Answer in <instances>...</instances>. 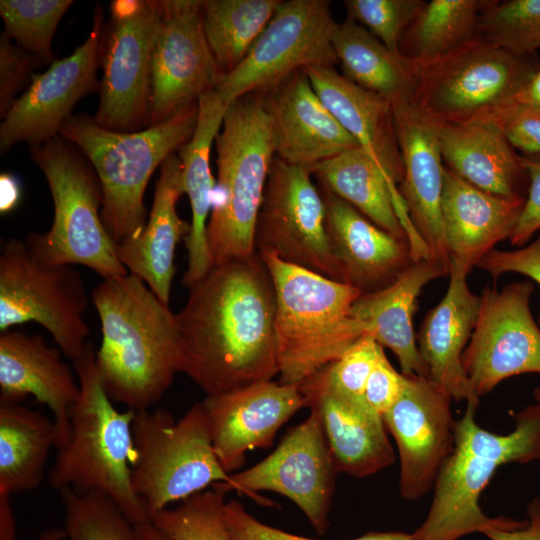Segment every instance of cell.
<instances>
[{
	"mask_svg": "<svg viewBox=\"0 0 540 540\" xmlns=\"http://www.w3.org/2000/svg\"><path fill=\"white\" fill-rule=\"evenodd\" d=\"M489 540H540V499L528 504V519L514 529H492L484 533Z\"/></svg>",
	"mask_w": 540,
	"mask_h": 540,
	"instance_id": "50",
	"label": "cell"
},
{
	"mask_svg": "<svg viewBox=\"0 0 540 540\" xmlns=\"http://www.w3.org/2000/svg\"><path fill=\"white\" fill-rule=\"evenodd\" d=\"M302 71L319 98L359 147L399 186L404 168L392 104L353 83L334 67L310 66Z\"/></svg>",
	"mask_w": 540,
	"mask_h": 540,
	"instance_id": "29",
	"label": "cell"
},
{
	"mask_svg": "<svg viewBox=\"0 0 540 540\" xmlns=\"http://www.w3.org/2000/svg\"><path fill=\"white\" fill-rule=\"evenodd\" d=\"M477 267L494 280L511 272L524 275L540 286V231L537 238L527 246L510 251L493 249L479 261Z\"/></svg>",
	"mask_w": 540,
	"mask_h": 540,
	"instance_id": "47",
	"label": "cell"
},
{
	"mask_svg": "<svg viewBox=\"0 0 540 540\" xmlns=\"http://www.w3.org/2000/svg\"><path fill=\"white\" fill-rule=\"evenodd\" d=\"M539 69L535 54L518 55L475 36L419 70L411 102L438 125L480 119L513 103Z\"/></svg>",
	"mask_w": 540,
	"mask_h": 540,
	"instance_id": "10",
	"label": "cell"
},
{
	"mask_svg": "<svg viewBox=\"0 0 540 540\" xmlns=\"http://www.w3.org/2000/svg\"><path fill=\"white\" fill-rule=\"evenodd\" d=\"M476 36L518 55L535 54L540 48V0H490L479 15Z\"/></svg>",
	"mask_w": 540,
	"mask_h": 540,
	"instance_id": "39",
	"label": "cell"
},
{
	"mask_svg": "<svg viewBox=\"0 0 540 540\" xmlns=\"http://www.w3.org/2000/svg\"><path fill=\"white\" fill-rule=\"evenodd\" d=\"M326 207L309 168L274 157L255 228L258 254L279 259L342 282L331 252Z\"/></svg>",
	"mask_w": 540,
	"mask_h": 540,
	"instance_id": "15",
	"label": "cell"
},
{
	"mask_svg": "<svg viewBox=\"0 0 540 540\" xmlns=\"http://www.w3.org/2000/svg\"><path fill=\"white\" fill-rule=\"evenodd\" d=\"M135 526L140 540H171L160 530H158L151 522Z\"/></svg>",
	"mask_w": 540,
	"mask_h": 540,
	"instance_id": "54",
	"label": "cell"
},
{
	"mask_svg": "<svg viewBox=\"0 0 540 540\" xmlns=\"http://www.w3.org/2000/svg\"><path fill=\"white\" fill-rule=\"evenodd\" d=\"M87 305L84 280L73 265L45 262L14 237L2 244L0 332L34 321L73 361L88 343Z\"/></svg>",
	"mask_w": 540,
	"mask_h": 540,
	"instance_id": "11",
	"label": "cell"
},
{
	"mask_svg": "<svg viewBox=\"0 0 540 540\" xmlns=\"http://www.w3.org/2000/svg\"><path fill=\"white\" fill-rule=\"evenodd\" d=\"M392 109L404 168L399 193L428 257L450 270L441 206L445 165L439 125L411 101L392 104Z\"/></svg>",
	"mask_w": 540,
	"mask_h": 540,
	"instance_id": "21",
	"label": "cell"
},
{
	"mask_svg": "<svg viewBox=\"0 0 540 540\" xmlns=\"http://www.w3.org/2000/svg\"><path fill=\"white\" fill-rule=\"evenodd\" d=\"M477 407L467 403L463 416L455 421L453 451L438 473L431 506L412 533L414 540H458L472 533L518 528L526 522L491 518L479 500L498 467L540 459V402L515 414V428L506 435L479 426Z\"/></svg>",
	"mask_w": 540,
	"mask_h": 540,
	"instance_id": "3",
	"label": "cell"
},
{
	"mask_svg": "<svg viewBox=\"0 0 540 540\" xmlns=\"http://www.w3.org/2000/svg\"><path fill=\"white\" fill-rule=\"evenodd\" d=\"M337 26L328 0L282 1L244 60L220 76L215 91L228 107L242 97L274 88L306 67H333Z\"/></svg>",
	"mask_w": 540,
	"mask_h": 540,
	"instance_id": "13",
	"label": "cell"
},
{
	"mask_svg": "<svg viewBox=\"0 0 540 540\" xmlns=\"http://www.w3.org/2000/svg\"><path fill=\"white\" fill-rule=\"evenodd\" d=\"M72 0H1L4 32L43 64H52V40Z\"/></svg>",
	"mask_w": 540,
	"mask_h": 540,
	"instance_id": "38",
	"label": "cell"
},
{
	"mask_svg": "<svg viewBox=\"0 0 540 540\" xmlns=\"http://www.w3.org/2000/svg\"><path fill=\"white\" fill-rule=\"evenodd\" d=\"M259 256L275 289L279 382L301 385L370 333L367 324L351 315L362 293L273 254Z\"/></svg>",
	"mask_w": 540,
	"mask_h": 540,
	"instance_id": "6",
	"label": "cell"
},
{
	"mask_svg": "<svg viewBox=\"0 0 540 540\" xmlns=\"http://www.w3.org/2000/svg\"><path fill=\"white\" fill-rule=\"evenodd\" d=\"M525 198L488 193L445 167L441 206L450 266L469 274L496 244L509 239Z\"/></svg>",
	"mask_w": 540,
	"mask_h": 540,
	"instance_id": "27",
	"label": "cell"
},
{
	"mask_svg": "<svg viewBox=\"0 0 540 540\" xmlns=\"http://www.w3.org/2000/svg\"><path fill=\"white\" fill-rule=\"evenodd\" d=\"M534 397L537 402H540V386L534 389Z\"/></svg>",
	"mask_w": 540,
	"mask_h": 540,
	"instance_id": "56",
	"label": "cell"
},
{
	"mask_svg": "<svg viewBox=\"0 0 540 540\" xmlns=\"http://www.w3.org/2000/svg\"><path fill=\"white\" fill-rule=\"evenodd\" d=\"M467 275L462 269L450 266L446 294L422 321L417 347L429 380L452 399L478 406L479 397L462 366V355L480 307V295L469 289Z\"/></svg>",
	"mask_w": 540,
	"mask_h": 540,
	"instance_id": "26",
	"label": "cell"
},
{
	"mask_svg": "<svg viewBox=\"0 0 540 540\" xmlns=\"http://www.w3.org/2000/svg\"><path fill=\"white\" fill-rule=\"evenodd\" d=\"M490 0H431L406 29L400 54L419 70L452 54L476 36Z\"/></svg>",
	"mask_w": 540,
	"mask_h": 540,
	"instance_id": "36",
	"label": "cell"
},
{
	"mask_svg": "<svg viewBox=\"0 0 540 540\" xmlns=\"http://www.w3.org/2000/svg\"><path fill=\"white\" fill-rule=\"evenodd\" d=\"M104 29L103 9L98 6L87 39L71 55L32 76L0 125L1 154L20 142L35 147L57 137L77 102L99 91Z\"/></svg>",
	"mask_w": 540,
	"mask_h": 540,
	"instance_id": "17",
	"label": "cell"
},
{
	"mask_svg": "<svg viewBox=\"0 0 540 540\" xmlns=\"http://www.w3.org/2000/svg\"><path fill=\"white\" fill-rule=\"evenodd\" d=\"M337 473L321 418L310 409L307 418L291 427L266 458L230 474L229 482L214 487L226 493L237 491L262 506L274 502L259 495L261 491L284 496L304 513L315 532L323 535L329 527Z\"/></svg>",
	"mask_w": 540,
	"mask_h": 540,
	"instance_id": "14",
	"label": "cell"
},
{
	"mask_svg": "<svg viewBox=\"0 0 540 540\" xmlns=\"http://www.w3.org/2000/svg\"><path fill=\"white\" fill-rule=\"evenodd\" d=\"M307 408L318 412L338 473L363 478L395 461L383 417L365 401L338 393L322 370L300 385Z\"/></svg>",
	"mask_w": 540,
	"mask_h": 540,
	"instance_id": "25",
	"label": "cell"
},
{
	"mask_svg": "<svg viewBox=\"0 0 540 540\" xmlns=\"http://www.w3.org/2000/svg\"><path fill=\"white\" fill-rule=\"evenodd\" d=\"M226 494L213 486L155 513L151 523L171 540H233L225 516Z\"/></svg>",
	"mask_w": 540,
	"mask_h": 540,
	"instance_id": "41",
	"label": "cell"
},
{
	"mask_svg": "<svg viewBox=\"0 0 540 540\" xmlns=\"http://www.w3.org/2000/svg\"><path fill=\"white\" fill-rule=\"evenodd\" d=\"M43 63L5 34L0 35V117L4 118L17 94L31 82L33 71Z\"/></svg>",
	"mask_w": 540,
	"mask_h": 540,
	"instance_id": "46",
	"label": "cell"
},
{
	"mask_svg": "<svg viewBox=\"0 0 540 540\" xmlns=\"http://www.w3.org/2000/svg\"><path fill=\"white\" fill-rule=\"evenodd\" d=\"M382 348L371 333H366L340 358L321 370L338 393L355 401H365V386Z\"/></svg>",
	"mask_w": 540,
	"mask_h": 540,
	"instance_id": "43",
	"label": "cell"
},
{
	"mask_svg": "<svg viewBox=\"0 0 540 540\" xmlns=\"http://www.w3.org/2000/svg\"><path fill=\"white\" fill-rule=\"evenodd\" d=\"M65 538H67V534L64 528H52L45 530L39 540H64Z\"/></svg>",
	"mask_w": 540,
	"mask_h": 540,
	"instance_id": "55",
	"label": "cell"
},
{
	"mask_svg": "<svg viewBox=\"0 0 540 540\" xmlns=\"http://www.w3.org/2000/svg\"><path fill=\"white\" fill-rule=\"evenodd\" d=\"M528 176V190L519 219L509 237L514 246L522 247L540 231V156L520 155Z\"/></svg>",
	"mask_w": 540,
	"mask_h": 540,
	"instance_id": "49",
	"label": "cell"
},
{
	"mask_svg": "<svg viewBox=\"0 0 540 540\" xmlns=\"http://www.w3.org/2000/svg\"><path fill=\"white\" fill-rule=\"evenodd\" d=\"M226 110L227 106L215 90L201 95L194 133L178 150L184 192L189 198L192 213L190 231L185 238L187 268L183 275V285L188 288L213 267L206 239L215 188L210 169V153Z\"/></svg>",
	"mask_w": 540,
	"mask_h": 540,
	"instance_id": "32",
	"label": "cell"
},
{
	"mask_svg": "<svg viewBox=\"0 0 540 540\" xmlns=\"http://www.w3.org/2000/svg\"><path fill=\"white\" fill-rule=\"evenodd\" d=\"M402 387L403 374L396 371L382 348L365 386V402L383 416L399 398Z\"/></svg>",
	"mask_w": 540,
	"mask_h": 540,
	"instance_id": "48",
	"label": "cell"
},
{
	"mask_svg": "<svg viewBox=\"0 0 540 540\" xmlns=\"http://www.w3.org/2000/svg\"><path fill=\"white\" fill-rule=\"evenodd\" d=\"M30 152L48 183L54 217L48 231L27 235L28 248L45 262L86 266L103 279L127 275L101 219L102 191L90 163L59 135Z\"/></svg>",
	"mask_w": 540,
	"mask_h": 540,
	"instance_id": "8",
	"label": "cell"
},
{
	"mask_svg": "<svg viewBox=\"0 0 540 540\" xmlns=\"http://www.w3.org/2000/svg\"><path fill=\"white\" fill-rule=\"evenodd\" d=\"M445 275H449V270L444 264L424 258L412 263L389 286L361 294L352 305V317L367 324L375 340L394 353L402 374L427 377L412 319L422 289Z\"/></svg>",
	"mask_w": 540,
	"mask_h": 540,
	"instance_id": "30",
	"label": "cell"
},
{
	"mask_svg": "<svg viewBox=\"0 0 540 540\" xmlns=\"http://www.w3.org/2000/svg\"><path fill=\"white\" fill-rule=\"evenodd\" d=\"M332 46L343 75L391 104L410 102L419 81V69L388 49L358 23L338 24Z\"/></svg>",
	"mask_w": 540,
	"mask_h": 540,
	"instance_id": "34",
	"label": "cell"
},
{
	"mask_svg": "<svg viewBox=\"0 0 540 540\" xmlns=\"http://www.w3.org/2000/svg\"><path fill=\"white\" fill-rule=\"evenodd\" d=\"M281 0H203L204 34L221 72L234 70L264 31Z\"/></svg>",
	"mask_w": 540,
	"mask_h": 540,
	"instance_id": "37",
	"label": "cell"
},
{
	"mask_svg": "<svg viewBox=\"0 0 540 540\" xmlns=\"http://www.w3.org/2000/svg\"><path fill=\"white\" fill-rule=\"evenodd\" d=\"M132 485L151 517L170 504L229 482L213 448L202 402L179 419L161 408L136 411Z\"/></svg>",
	"mask_w": 540,
	"mask_h": 540,
	"instance_id": "9",
	"label": "cell"
},
{
	"mask_svg": "<svg viewBox=\"0 0 540 540\" xmlns=\"http://www.w3.org/2000/svg\"><path fill=\"white\" fill-rule=\"evenodd\" d=\"M533 291L529 281L482 290L477 321L462 355L463 369L477 397L509 377L540 374V326L530 307Z\"/></svg>",
	"mask_w": 540,
	"mask_h": 540,
	"instance_id": "16",
	"label": "cell"
},
{
	"mask_svg": "<svg viewBox=\"0 0 540 540\" xmlns=\"http://www.w3.org/2000/svg\"><path fill=\"white\" fill-rule=\"evenodd\" d=\"M73 365L80 394L70 412L69 442L57 450L49 483L59 492L71 489L77 493H103L134 525L151 522L131 478L136 411H119L113 405L101 383L96 352L90 342Z\"/></svg>",
	"mask_w": 540,
	"mask_h": 540,
	"instance_id": "4",
	"label": "cell"
},
{
	"mask_svg": "<svg viewBox=\"0 0 540 540\" xmlns=\"http://www.w3.org/2000/svg\"><path fill=\"white\" fill-rule=\"evenodd\" d=\"M275 311L274 284L257 252L213 266L176 313L181 373L206 396L272 380Z\"/></svg>",
	"mask_w": 540,
	"mask_h": 540,
	"instance_id": "1",
	"label": "cell"
},
{
	"mask_svg": "<svg viewBox=\"0 0 540 540\" xmlns=\"http://www.w3.org/2000/svg\"><path fill=\"white\" fill-rule=\"evenodd\" d=\"M9 494L0 493V540H15V521Z\"/></svg>",
	"mask_w": 540,
	"mask_h": 540,
	"instance_id": "52",
	"label": "cell"
},
{
	"mask_svg": "<svg viewBox=\"0 0 540 540\" xmlns=\"http://www.w3.org/2000/svg\"><path fill=\"white\" fill-rule=\"evenodd\" d=\"M262 93L272 121L275 156L279 159L310 168L359 147L302 70Z\"/></svg>",
	"mask_w": 540,
	"mask_h": 540,
	"instance_id": "22",
	"label": "cell"
},
{
	"mask_svg": "<svg viewBox=\"0 0 540 540\" xmlns=\"http://www.w3.org/2000/svg\"><path fill=\"white\" fill-rule=\"evenodd\" d=\"M92 301L101 322L96 365L105 392L127 409H150L181 372L176 314L133 274L103 279Z\"/></svg>",
	"mask_w": 540,
	"mask_h": 540,
	"instance_id": "2",
	"label": "cell"
},
{
	"mask_svg": "<svg viewBox=\"0 0 540 540\" xmlns=\"http://www.w3.org/2000/svg\"><path fill=\"white\" fill-rule=\"evenodd\" d=\"M68 540H140L136 526L100 492L60 491Z\"/></svg>",
	"mask_w": 540,
	"mask_h": 540,
	"instance_id": "40",
	"label": "cell"
},
{
	"mask_svg": "<svg viewBox=\"0 0 540 540\" xmlns=\"http://www.w3.org/2000/svg\"><path fill=\"white\" fill-rule=\"evenodd\" d=\"M203 0H158L149 126L171 118L215 90L221 72L202 25Z\"/></svg>",
	"mask_w": 540,
	"mask_h": 540,
	"instance_id": "18",
	"label": "cell"
},
{
	"mask_svg": "<svg viewBox=\"0 0 540 540\" xmlns=\"http://www.w3.org/2000/svg\"><path fill=\"white\" fill-rule=\"evenodd\" d=\"M198 102L171 118L136 132L101 127L86 114L69 117L59 131L92 166L102 191V222L115 242L137 237L144 229V194L156 170L192 137Z\"/></svg>",
	"mask_w": 540,
	"mask_h": 540,
	"instance_id": "5",
	"label": "cell"
},
{
	"mask_svg": "<svg viewBox=\"0 0 540 540\" xmlns=\"http://www.w3.org/2000/svg\"><path fill=\"white\" fill-rule=\"evenodd\" d=\"M159 22L158 0L111 2L101 53L99 105L94 116L101 127L116 132L149 127Z\"/></svg>",
	"mask_w": 540,
	"mask_h": 540,
	"instance_id": "12",
	"label": "cell"
},
{
	"mask_svg": "<svg viewBox=\"0 0 540 540\" xmlns=\"http://www.w3.org/2000/svg\"><path fill=\"white\" fill-rule=\"evenodd\" d=\"M514 102L540 110V69L527 82Z\"/></svg>",
	"mask_w": 540,
	"mask_h": 540,
	"instance_id": "53",
	"label": "cell"
},
{
	"mask_svg": "<svg viewBox=\"0 0 540 540\" xmlns=\"http://www.w3.org/2000/svg\"><path fill=\"white\" fill-rule=\"evenodd\" d=\"M56 440L54 421L41 412L0 403V493L37 488Z\"/></svg>",
	"mask_w": 540,
	"mask_h": 540,
	"instance_id": "35",
	"label": "cell"
},
{
	"mask_svg": "<svg viewBox=\"0 0 540 540\" xmlns=\"http://www.w3.org/2000/svg\"><path fill=\"white\" fill-rule=\"evenodd\" d=\"M492 121L516 150L526 156H540V110L513 102L483 118Z\"/></svg>",
	"mask_w": 540,
	"mask_h": 540,
	"instance_id": "45",
	"label": "cell"
},
{
	"mask_svg": "<svg viewBox=\"0 0 540 540\" xmlns=\"http://www.w3.org/2000/svg\"><path fill=\"white\" fill-rule=\"evenodd\" d=\"M452 398L426 376L403 374L395 404L382 416L397 445L399 489L407 500L426 495L454 448Z\"/></svg>",
	"mask_w": 540,
	"mask_h": 540,
	"instance_id": "19",
	"label": "cell"
},
{
	"mask_svg": "<svg viewBox=\"0 0 540 540\" xmlns=\"http://www.w3.org/2000/svg\"><path fill=\"white\" fill-rule=\"evenodd\" d=\"M22 195L19 179L12 173L2 172L0 175V211L7 214L20 203Z\"/></svg>",
	"mask_w": 540,
	"mask_h": 540,
	"instance_id": "51",
	"label": "cell"
},
{
	"mask_svg": "<svg viewBox=\"0 0 540 540\" xmlns=\"http://www.w3.org/2000/svg\"><path fill=\"white\" fill-rule=\"evenodd\" d=\"M445 167L469 184L502 197H526V171L512 145L492 121L439 125Z\"/></svg>",
	"mask_w": 540,
	"mask_h": 540,
	"instance_id": "31",
	"label": "cell"
},
{
	"mask_svg": "<svg viewBox=\"0 0 540 540\" xmlns=\"http://www.w3.org/2000/svg\"><path fill=\"white\" fill-rule=\"evenodd\" d=\"M263 93L231 103L215 138L217 181L206 239L213 266L256 253L255 228L275 157Z\"/></svg>",
	"mask_w": 540,
	"mask_h": 540,
	"instance_id": "7",
	"label": "cell"
},
{
	"mask_svg": "<svg viewBox=\"0 0 540 540\" xmlns=\"http://www.w3.org/2000/svg\"><path fill=\"white\" fill-rule=\"evenodd\" d=\"M426 1L345 0L347 19L367 29L392 52L400 54L401 39Z\"/></svg>",
	"mask_w": 540,
	"mask_h": 540,
	"instance_id": "42",
	"label": "cell"
},
{
	"mask_svg": "<svg viewBox=\"0 0 540 540\" xmlns=\"http://www.w3.org/2000/svg\"><path fill=\"white\" fill-rule=\"evenodd\" d=\"M201 402L214 451L228 474L244 463L248 451L271 447L278 430L307 407L300 385L272 380L206 396Z\"/></svg>",
	"mask_w": 540,
	"mask_h": 540,
	"instance_id": "20",
	"label": "cell"
},
{
	"mask_svg": "<svg viewBox=\"0 0 540 540\" xmlns=\"http://www.w3.org/2000/svg\"><path fill=\"white\" fill-rule=\"evenodd\" d=\"M225 516L233 540H321L309 538L267 525L252 516L237 500L225 505ZM350 540H414L405 532H368Z\"/></svg>",
	"mask_w": 540,
	"mask_h": 540,
	"instance_id": "44",
	"label": "cell"
},
{
	"mask_svg": "<svg viewBox=\"0 0 540 540\" xmlns=\"http://www.w3.org/2000/svg\"><path fill=\"white\" fill-rule=\"evenodd\" d=\"M325 202V228L342 282L362 294L392 284L414 263L409 241L380 228L351 204L319 187Z\"/></svg>",
	"mask_w": 540,
	"mask_h": 540,
	"instance_id": "23",
	"label": "cell"
},
{
	"mask_svg": "<svg viewBox=\"0 0 540 540\" xmlns=\"http://www.w3.org/2000/svg\"><path fill=\"white\" fill-rule=\"evenodd\" d=\"M80 394L79 382L61 356L39 335L0 333V403L20 404L27 395L50 410L57 431L56 449L70 439V412Z\"/></svg>",
	"mask_w": 540,
	"mask_h": 540,
	"instance_id": "24",
	"label": "cell"
},
{
	"mask_svg": "<svg viewBox=\"0 0 540 540\" xmlns=\"http://www.w3.org/2000/svg\"><path fill=\"white\" fill-rule=\"evenodd\" d=\"M309 169L319 187L351 204L380 228L409 241L397 214L405 206L398 186L360 147Z\"/></svg>",
	"mask_w": 540,
	"mask_h": 540,
	"instance_id": "33",
	"label": "cell"
},
{
	"mask_svg": "<svg viewBox=\"0 0 540 540\" xmlns=\"http://www.w3.org/2000/svg\"><path fill=\"white\" fill-rule=\"evenodd\" d=\"M183 194L181 161L174 153L160 166L144 229L137 237L115 244L118 258L130 274L142 279L166 304L176 271V246L190 231V223L181 219L176 209Z\"/></svg>",
	"mask_w": 540,
	"mask_h": 540,
	"instance_id": "28",
	"label": "cell"
}]
</instances>
